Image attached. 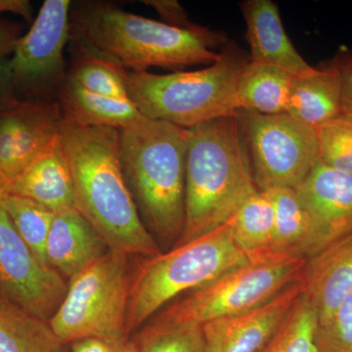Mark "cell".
I'll list each match as a JSON object with an SVG mask.
<instances>
[{
  "instance_id": "6da1fadb",
  "label": "cell",
  "mask_w": 352,
  "mask_h": 352,
  "mask_svg": "<svg viewBox=\"0 0 352 352\" xmlns=\"http://www.w3.org/2000/svg\"><path fill=\"white\" fill-rule=\"evenodd\" d=\"M59 136L73 179L75 208L108 249L145 258L162 254L124 177L119 129L63 120Z\"/></svg>"
},
{
  "instance_id": "7a4b0ae2",
  "label": "cell",
  "mask_w": 352,
  "mask_h": 352,
  "mask_svg": "<svg viewBox=\"0 0 352 352\" xmlns=\"http://www.w3.org/2000/svg\"><path fill=\"white\" fill-rule=\"evenodd\" d=\"M73 47L132 72L212 65L228 38L208 28L183 30L102 1L72 6Z\"/></svg>"
},
{
  "instance_id": "3957f363",
  "label": "cell",
  "mask_w": 352,
  "mask_h": 352,
  "mask_svg": "<svg viewBox=\"0 0 352 352\" xmlns=\"http://www.w3.org/2000/svg\"><path fill=\"white\" fill-rule=\"evenodd\" d=\"M258 191L236 115L187 129L185 224L175 245L226 223Z\"/></svg>"
},
{
  "instance_id": "277c9868",
  "label": "cell",
  "mask_w": 352,
  "mask_h": 352,
  "mask_svg": "<svg viewBox=\"0 0 352 352\" xmlns=\"http://www.w3.org/2000/svg\"><path fill=\"white\" fill-rule=\"evenodd\" d=\"M120 152L143 223L177 242L185 224L187 129L145 118L120 131Z\"/></svg>"
},
{
  "instance_id": "5b68a950",
  "label": "cell",
  "mask_w": 352,
  "mask_h": 352,
  "mask_svg": "<svg viewBox=\"0 0 352 352\" xmlns=\"http://www.w3.org/2000/svg\"><path fill=\"white\" fill-rule=\"evenodd\" d=\"M250 57L227 41L208 68L168 75L120 69L129 100L148 119L189 129L237 113L236 91Z\"/></svg>"
},
{
  "instance_id": "8992f818",
  "label": "cell",
  "mask_w": 352,
  "mask_h": 352,
  "mask_svg": "<svg viewBox=\"0 0 352 352\" xmlns=\"http://www.w3.org/2000/svg\"><path fill=\"white\" fill-rule=\"evenodd\" d=\"M254 256L233 236L232 217L214 230L168 252L146 258L131 276L126 333L144 326L164 307Z\"/></svg>"
},
{
  "instance_id": "52a82bcc",
  "label": "cell",
  "mask_w": 352,
  "mask_h": 352,
  "mask_svg": "<svg viewBox=\"0 0 352 352\" xmlns=\"http://www.w3.org/2000/svg\"><path fill=\"white\" fill-rule=\"evenodd\" d=\"M307 259L258 254L242 265L180 296L142 329L147 332L201 327L208 322L248 311L302 281Z\"/></svg>"
},
{
  "instance_id": "ba28073f",
  "label": "cell",
  "mask_w": 352,
  "mask_h": 352,
  "mask_svg": "<svg viewBox=\"0 0 352 352\" xmlns=\"http://www.w3.org/2000/svg\"><path fill=\"white\" fill-rule=\"evenodd\" d=\"M131 276L129 256L109 250L69 279L63 300L48 321L60 342L129 339L126 314Z\"/></svg>"
},
{
  "instance_id": "9c48e42d",
  "label": "cell",
  "mask_w": 352,
  "mask_h": 352,
  "mask_svg": "<svg viewBox=\"0 0 352 352\" xmlns=\"http://www.w3.org/2000/svg\"><path fill=\"white\" fill-rule=\"evenodd\" d=\"M236 118L261 191L277 187L296 189L318 163L315 127L287 113L263 115L238 110Z\"/></svg>"
},
{
  "instance_id": "30bf717a",
  "label": "cell",
  "mask_w": 352,
  "mask_h": 352,
  "mask_svg": "<svg viewBox=\"0 0 352 352\" xmlns=\"http://www.w3.org/2000/svg\"><path fill=\"white\" fill-rule=\"evenodd\" d=\"M71 0H45L31 29L10 58L14 94L18 100L53 102L66 82L64 52L71 39Z\"/></svg>"
},
{
  "instance_id": "8fae6325",
  "label": "cell",
  "mask_w": 352,
  "mask_h": 352,
  "mask_svg": "<svg viewBox=\"0 0 352 352\" xmlns=\"http://www.w3.org/2000/svg\"><path fill=\"white\" fill-rule=\"evenodd\" d=\"M68 289L65 278L32 251L0 200V295L50 321Z\"/></svg>"
},
{
  "instance_id": "7c38bea8",
  "label": "cell",
  "mask_w": 352,
  "mask_h": 352,
  "mask_svg": "<svg viewBox=\"0 0 352 352\" xmlns=\"http://www.w3.org/2000/svg\"><path fill=\"white\" fill-rule=\"evenodd\" d=\"M63 120L57 100L15 99L0 111V173L8 186L59 135Z\"/></svg>"
},
{
  "instance_id": "4fadbf2b",
  "label": "cell",
  "mask_w": 352,
  "mask_h": 352,
  "mask_svg": "<svg viewBox=\"0 0 352 352\" xmlns=\"http://www.w3.org/2000/svg\"><path fill=\"white\" fill-rule=\"evenodd\" d=\"M295 190L309 222L305 258L351 232L352 175L319 161Z\"/></svg>"
},
{
  "instance_id": "5bb4252c",
  "label": "cell",
  "mask_w": 352,
  "mask_h": 352,
  "mask_svg": "<svg viewBox=\"0 0 352 352\" xmlns=\"http://www.w3.org/2000/svg\"><path fill=\"white\" fill-rule=\"evenodd\" d=\"M305 292L302 281L242 314L201 326L204 352H261Z\"/></svg>"
},
{
  "instance_id": "9a60e30c",
  "label": "cell",
  "mask_w": 352,
  "mask_h": 352,
  "mask_svg": "<svg viewBox=\"0 0 352 352\" xmlns=\"http://www.w3.org/2000/svg\"><path fill=\"white\" fill-rule=\"evenodd\" d=\"M247 25L250 61L270 65L300 76L314 66L296 50L285 31L279 7L271 0H245L240 3Z\"/></svg>"
},
{
  "instance_id": "2e32d148",
  "label": "cell",
  "mask_w": 352,
  "mask_h": 352,
  "mask_svg": "<svg viewBox=\"0 0 352 352\" xmlns=\"http://www.w3.org/2000/svg\"><path fill=\"white\" fill-rule=\"evenodd\" d=\"M302 283L320 325L352 293V231L307 259Z\"/></svg>"
},
{
  "instance_id": "e0dca14e",
  "label": "cell",
  "mask_w": 352,
  "mask_h": 352,
  "mask_svg": "<svg viewBox=\"0 0 352 352\" xmlns=\"http://www.w3.org/2000/svg\"><path fill=\"white\" fill-rule=\"evenodd\" d=\"M109 251L101 236L76 208L56 212L45 244L46 263L72 279Z\"/></svg>"
},
{
  "instance_id": "ac0fdd59",
  "label": "cell",
  "mask_w": 352,
  "mask_h": 352,
  "mask_svg": "<svg viewBox=\"0 0 352 352\" xmlns=\"http://www.w3.org/2000/svg\"><path fill=\"white\" fill-rule=\"evenodd\" d=\"M6 194L36 201L55 214L75 208L73 179L59 135L9 184Z\"/></svg>"
},
{
  "instance_id": "d6986e66",
  "label": "cell",
  "mask_w": 352,
  "mask_h": 352,
  "mask_svg": "<svg viewBox=\"0 0 352 352\" xmlns=\"http://www.w3.org/2000/svg\"><path fill=\"white\" fill-rule=\"evenodd\" d=\"M287 113L315 129L344 116L340 74L333 59L295 76Z\"/></svg>"
},
{
  "instance_id": "ffe728a7",
  "label": "cell",
  "mask_w": 352,
  "mask_h": 352,
  "mask_svg": "<svg viewBox=\"0 0 352 352\" xmlns=\"http://www.w3.org/2000/svg\"><path fill=\"white\" fill-rule=\"evenodd\" d=\"M57 101L64 120L78 126L122 131L146 118L129 99L111 98L88 91L69 76L57 95Z\"/></svg>"
},
{
  "instance_id": "44dd1931",
  "label": "cell",
  "mask_w": 352,
  "mask_h": 352,
  "mask_svg": "<svg viewBox=\"0 0 352 352\" xmlns=\"http://www.w3.org/2000/svg\"><path fill=\"white\" fill-rule=\"evenodd\" d=\"M295 76L270 65H245L236 91L238 110L276 115L287 113Z\"/></svg>"
},
{
  "instance_id": "7402d4cb",
  "label": "cell",
  "mask_w": 352,
  "mask_h": 352,
  "mask_svg": "<svg viewBox=\"0 0 352 352\" xmlns=\"http://www.w3.org/2000/svg\"><path fill=\"white\" fill-rule=\"evenodd\" d=\"M50 322L0 295V352H64Z\"/></svg>"
},
{
  "instance_id": "603a6c76",
  "label": "cell",
  "mask_w": 352,
  "mask_h": 352,
  "mask_svg": "<svg viewBox=\"0 0 352 352\" xmlns=\"http://www.w3.org/2000/svg\"><path fill=\"white\" fill-rule=\"evenodd\" d=\"M265 191L272 201L275 214L274 237L271 252L305 258L309 222L296 190L277 187Z\"/></svg>"
},
{
  "instance_id": "cb8c5ba5",
  "label": "cell",
  "mask_w": 352,
  "mask_h": 352,
  "mask_svg": "<svg viewBox=\"0 0 352 352\" xmlns=\"http://www.w3.org/2000/svg\"><path fill=\"white\" fill-rule=\"evenodd\" d=\"M274 207L267 192H256L232 217L236 244L249 256L270 254L274 237Z\"/></svg>"
},
{
  "instance_id": "d4e9b609",
  "label": "cell",
  "mask_w": 352,
  "mask_h": 352,
  "mask_svg": "<svg viewBox=\"0 0 352 352\" xmlns=\"http://www.w3.org/2000/svg\"><path fill=\"white\" fill-rule=\"evenodd\" d=\"M318 317L305 292L261 352H318Z\"/></svg>"
},
{
  "instance_id": "484cf974",
  "label": "cell",
  "mask_w": 352,
  "mask_h": 352,
  "mask_svg": "<svg viewBox=\"0 0 352 352\" xmlns=\"http://www.w3.org/2000/svg\"><path fill=\"white\" fill-rule=\"evenodd\" d=\"M0 200L25 244L43 263L47 264L45 244L55 212L36 201L13 194H4Z\"/></svg>"
},
{
  "instance_id": "4316f807",
  "label": "cell",
  "mask_w": 352,
  "mask_h": 352,
  "mask_svg": "<svg viewBox=\"0 0 352 352\" xmlns=\"http://www.w3.org/2000/svg\"><path fill=\"white\" fill-rule=\"evenodd\" d=\"M69 78L88 91L116 99H129L120 68L74 47Z\"/></svg>"
},
{
  "instance_id": "83f0119b",
  "label": "cell",
  "mask_w": 352,
  "mask_h": 352,
  "mask_svg": "<svg viewBox=\"0 0 352 352\" xmlns=\"http://www.w3.org/2000/svg\"><path fill=\"white\" fill-rule=\"evenodd\" d=\"M319 161L352 175V119L346 116L317 127Z\"/></svg>"
},
{
  "instance_id": "f1b7e54d",
  "label": "cell",
  "mask_w": 352,
  "mask_h": 352,
  "mask_svg": "<svg viewBox=\"0 0 352 352\" xmlns=\"http://www.w3.org/2000/svg\"><path fill=\"white\" fill-rule=\"evenodd\" d=\"M138 352H204L201 327L147 332L136 336Z\"/></svg>"
},
{
  "instance_id": "f546056e",
  "label": "cell",
  "mask_w": 352,
  "mask_h": 352,
  "mask_svg": "<svg viewBox=\"0 0 352 352\" xmlns=\"http://www.w3.org/2000/svg\"><path fill=\"white\" fill-rule=\"evenodd\" d=\"M316 344L318 352H352V293L318 325Z\"/></svg>"
},
{
  "instance_id": "4dcf8cb0",
  "label": "cell",
  "mask_w": 352,
  "mask_h": 352,
  "mask_svg": "<svg viewBox=\"0 0 352 352\" xmlns=\"http://www.w3.org/2000/svg\"><path fill=\"white\" fill-rule=\"evenodd\" d=\"M144 3L159 13L164 24L183 30H197L201 27L189 20L183 7L175 0H147Z\"/></svg>"
},
{
  "instance_id": "1f68e13d",
  "label": "cell",
  "mask_w": 352,
  "mask_h": 352,
  "mask_svg": "<svg viewBox=\"0 0 352 352\" xmlns=\"http://www.w3.org/2000/svg\"><path fill=\"white\" fill-rule=\"evenodd\" d=\"M71 352H138L135 340H106L87 338L69 344Z\"/></svg>"
},
{
  "instance_id": "d6a6232c",
  "label": "cell",
  "mask_w": 352,
  "mask_h": 352,
  "mask_svg": "<svg viewBox=\"0 0 352 352\" xmlns=\"http://www.w3.org/2000/svg\"><path fill=\"white\" fill-rule=\"evenodd\" d=\"M342 85V112L352 119V50H340L333 58Z\"/></svg>"
},
{
  "instance_id": "836d02e7",
  "label": "cell",
  "mask_w": 352,
  "mask_h": 352,
  "mask_svg": "<svg viewBox=\"0 0 352 352\" xmlns=\"http://www.w3.org/2000/svg\"><path fill=\"white\" fill-rule=\"evenodd\" d=\"M22 36V24L0 18V58L9 57V55L13 54Z\"/></svg>"
},
{
  "instance_id": "e575fe53",
  "label": "cell",
  "mask_w": 352,
  "mask_h": 352,
  "mask_svg": "<svg viewBox=\"0 0 352 352\" xmlns=\"http://www.w3.org/2000/svg\"><path fill=\"white\" fill-rule=\"evenodd\" d=\"M10 58H0V111L15 100Z\"/></svg>"
},
{
  "instance_id": "d590c367",
  "label": "cell",
  "mask_w": 352,
  "mask_h": 352,
  "mask_svg": "<svg viewBox=\"0 0 352 352\" xmlns=\"http://www.w3.org/2000/svg\"><path fill=\"white\" fill-rule=\"evenodd\" d=\"M13 13L32 22L34 8L29 0H0V14Z\"/></svg>"
},
{
  "instance_id": "8d00e7d4",
  "label": "cell",
  "mask_w": 352,
  "mask_h": 352,
  "mask_svg": "<svg viewBox=\"0 0 352 352\" xmlns=\"http://www.w3.org/2000/svg\"><path fill=\"white\" fill-rule=\"evenodd\" d=\"M7 189H8V182H6V178L0 173V197L7 193Z\"/></svg>"
},
{
  "instance_id": "74e56055",
  "label": "cell",
  "mask_w": 352,
  "mask_h": 352,
  "mask_svg": "<svg viewBox=\"0 0 352 352\" xmlns=\"http://www.w3.org/2000/svg\"><path fill=\"white\" fill-rule=\"evenodd\" d=\"M65 352V351H64Z\"/></svg>"
}]
</instances>
